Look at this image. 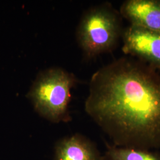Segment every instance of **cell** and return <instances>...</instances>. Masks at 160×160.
<instances>
[{
    "label": "cell",
    "mask_w": 160,
    "mask_h": 160,
    "mask_svg": "<svg viewBox=\"0 0 160 160\" xmlns=\"http://www.w3.org/2000/svg\"><path fill=\"white\" fill-rule=\"evenodd\" d=\"M86 112L116 145L160 148V73L135 58L98 69L90 82Z\"/></svg>",
    "instance_id": "cell-1"
},
{
    "label": "cell",
    "mask_w": 160,
    "mask_h": 160,
    "mask_svg": "<svg viewBox=\"0 0 160 160\" xmlns=\"http://www.w3.org/2000/svg\"><path fill=\"white\" fill-rule=\"evenodd\" d=\"M78 81L63 69H48L38 75L27 97L40 116L54 123L68 122L71 120V91Z\"/></svg>",
    "instance_id": "cell-2"
},
{
    "label": "cell",
    "mask_w": 160,
    "mask_h": 160,
    "mask_svg": "<svg viewBox=\"0 0 160 160\" xmlns=\"http://www.w3.org/2000/svg\"><path fill=\"white\" fill-rule=\"evenodd\" d=\"M122 17L108 2L84 13L77 29V40L84 57L92 59L112 51L122 38Z\"/></svg>",
    "instance_id": "cell-3"
},
{
    "label": "cell",
    "mask_w": 160,
    "mask_h": 160,
    "mask_svg": "<svg viewBox=\"0 0 160 160\" xmlns=\"http://www.w3.org/2000/svg\"><path fill=\"white\" fill-rule=\"evenodd\" d=\"M122 39L125 54L160 69V33L130 24L123 29Z\"/></svg>",
    "instance_id": "cell-4"
},
{
    "label": "cell",
    "mask_w": 160,
    "mask_h": 160,
    "mask_svg": "<svg viewBox=\"0 0 160 160\" xmlns=\"http://www.w3.org/2000/svg\"><path fill=\"white\" fill-rule=\"evenodd\" d=\"M119 12L130 24L160 33V0H127Z\"/></svg>",
    "instance_id": "cell-5"
},
{
    "label": "cell",
    "mask_w": 160,
    "mask_h": 160,
    "mask_svg": "<svg viewBox=\"0 0 160 160\" xmlns=\"http://www.w3.org/2000/svg\"><path fill=\"white\" fill-rule=\"evenodd\" d=\"M90 141L78 134L65 138L56 147L55 160H100Z\"/></svg>",
    "instance_id": "cell-6"
},
{
    "label": "cell",
    "mask_w": 160,
    "mask_h": 160,
    "mask_svg": "<svg viewBox=\"0 0 160 160\" xmlns=\"http://www.w3.org/2000/svg\"><path fill=\"white\" fill-rule=\"evenodd\" d=\"M108 160H160V155L145 149L112 147L106 154Z\"/></svg>",
    "instance_id": "cell-7"
}]
</instances>
